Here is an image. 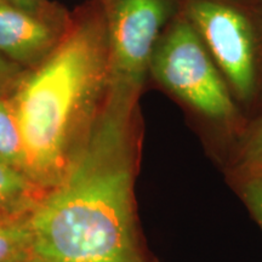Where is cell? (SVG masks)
<instances>
[{
    "label": "cell",
    "mask_w": 262,
    "mask_h": 262,
    "mask_svg": "<svg viewBox=\"0 0 262 262\" xmlns=\"http://www.w3.org/2000/svg\"><path fill=\"white\" fill-rule=\"evenodd\" d=\"M139 98L108 91L86 139L28 219L37 262H142L134 210Z\"/></svg>",
    "instance_id": "obj_1"
},
{
    "label": "cell",
    "mask_w": 262,
    "mask_h": 262,
    "mask_svg": "<svg viewBox=\"0 0 262 262\" xmlns=\"http://www.w3.org/2000/svg\"><path fill=\"white\" fill-rule=\"evenodd\" d=\"M111 84L107 24L98 0L72 12L60 44L25 72L6 97L24 148L22 172L54 187L80 148L106 101Z\"/></svg>",
    "instance_id": "obj_2"
},
{
    "label": "cell",
    "mask_w": 262,
    "mask_h": 262,
    "mask_svg": "<svg viewBox=\"0 0 262 262\" xmlns=\"http://www.w3.org/2000/svg\"><path fill=\"white\" fill-rule=\"evenodd\" d=\"M149 78L206 122L226 130L239 126L241 107L198 33L181 11L157 42Z\"/></svg>",
    "instance_id": "obj_3"
},
{
    "label": "cell",
    "mask_w": 262,
    "mask_h": 262,
    "mask_svg": "<svg viewBox=\"0 0 262 262\" xmlns=\"http://www.w3.org/2000/svg\"><path fill=\"white\" fill-rule=\"evenodd\" d=\"M239 107L262 98L260 0H180Z\"/></svg>",
    "instance_id": "obj_4"
},
{
    "label": "cell",
    "mask_w": 262,
    "mask_h": 262,
    "mask_svg": "<svg viewBox=\"0 0 262 262\" xmlns=\"http://www.w3.org/2000/svg\"><path fill=\"white\" fill-rule=\"evenodd\" d=\"M107 24L110 91L140 97L160 35L181 11L180 0H98Z\"/></svg>",
    "instance_id": "obj_5"
},
{
    "label": "cell",
    "mask_w": 262,
    "mask_h": 262,
    "mask_svg": "<svg viewBox=\"0 0 262 262\" xmlns=\"http://www.w3.org/2000/svg\"><path fill=\"white\" fill-rule=\"evenodd\" d=\"M72 12L56 5L33 11L0 0V56L33 70L50 56L71 25Z\"/></svg>",
    "instance_id": "obj_6"
},
{
    "label": "cell",
    "mask_w": 262,
    "mask_h": 262,
    "mask_svg": "<svg viewBox=\"0 0 262 262\" xmlns=\"http://www.w3.org/2000/svg\"><path fill=\"white\" fill-rule=\"evenodd\" d=\"M0 160L18 170L24 163L21 133L6 97H0Z\"/></svg>",
    "instance_id": "obj_7"
},
{
    "label": "cell",
    "mask_w": 262,
    "mask_h": 262,
    "mask_svg": "<svg viewBox=\"0 0 262 262\" xmlns=\"http://www.w3.org/2000/svg\"><path fill=\"white\" fill-rule=\"evenodd\" d=\"M237 165L244 175L262 172V113L239 134Z\"/></svg>",
    "instance_id": "obj_8"
},
{
    "label": "cell",
    "mask_w": 262,
    "mask_h": 262,
    "mask_svg": "<svg viewBox=\"0 0 262 262\" xmlns=\"http://www.w3.org/2000/svg\"><path fill=\"white\" fill-rule=\"evenodd\" d=\"M32 183L21 170L0 162V209L18 205L28 194Z\"/></svg>",
    "instance_id": "obj_9"
},
{
    "label": "cell",
    "mask_w": 262,
    "mask_h": 262,
    "mask_svg": "<svg viewBox=\"0 0 262 262\" xmlns=\"http://www.w3.org/2000/svg\"><path fill=\"white\" fill-rule=\"evenodd\" d=\"M31 253V231L27 222L0 225V262Z\"/></svg>",
    "instance_id": "obj_10"
},
{
    "label": "cell",
    "mask_w": 262,
    "mask_h": 262,
    "mask_svg": "<svg viewBox=\"0 0 262 262\" xmlns=\"http://www.w3.org/2000/svg\"><path fill=\"white\" fill-rule=\"evenodd\" d=\"M242 196L255 221L262 228V172L245 173Z\"/></svg>",
    "instance_id": "obj_11"
},
{
    "label": "cell",
    "mask_w": 262,
    "mask_h": 262,
    "mask_svg": "<svg viewBox=\"0 0 262 262\" xmlns=\"http://www.w3.org/2000/svg\"><path fill=\"white\" fill-rule=\"evenodd\" d=\"M25 72L24 68L0 56V97H8L12 93Z\"/></svg>",
    "instance_id": "obj_12"
},
{
    "label": "cell",
    "mask_w": 262,
    "mask_h": 262,
    "mask_svg": "<svg viewBox=\"0 0 262 262\" xmlns=\"http://www.w3.org/2000/svg\"><path fill=\"white\" fill-rule=\"evenodd\" d=\"M6 262H37V261H35V258L33 257L32 253H28V254H25V255H22V256L12 258V260L6 261Z\"/></svg>",
    "instance_id": "obj_13"
},
{
    "label": "cell",
    "mask_w": 262,
    "mask_h": 262,
    "mask_svg": "<svg viewBox=\"0 0 262 262\" xmlns=\"http://www.w3.org/2000/svg\"><path fill=\"white\" fill-rule=\"evenodd\" d=\"M0 225H3V224H2V221H0Z\"/></svg>",
    "instance_id": "obj_14"
},
{
    "label": "cell",
    "mask_w": 262,
    "mask_h": 262,
    "mask_svg": "<svg viewBox=\"0 0 262 262\" xmlns=\"http://www.w3.org/2000/svg\"><path fill=\"white\" fill-rule=\"evenodd\" d=\"M260 2H261V3H262V0H260Z\"/></svg>",
    "instance_id": "obj_15"
},
{
    "label": "cell",
    "mask_w": 262,
    "mask_h": 262,
    "mask_svg": "<svg viewBox=\"0 0 262 262\" xmlns=\"http://www.w3.org/2000/svg\"><path fill=\"white\" fill-rule=\"evenodd\" d=\"M0 162H2V160H0Z\"/></svg>",
    "instance_id": "obj_16"
}]
</instances>
